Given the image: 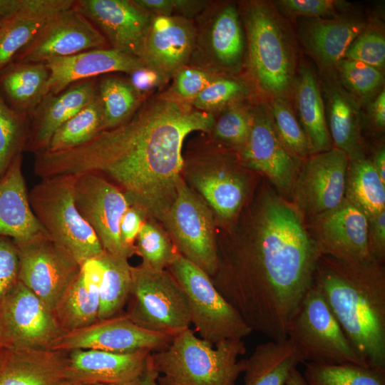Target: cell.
I'll use <instances>...</instances> for the list:
<instances>
[{
  "label": "cell",
  "mask_w": 385,
  "mask_h": 385,
  "mask_svg": "<svg viewBox=\"0 0 385 385\" xmlns=\"http://www.w3.org/2000/svg\"><path fill=\"white\" fill-rule=\"evenodd\" d=\"M66 352L7 348L0 359V385H54L66 379Z\"/></svg>",
  "instance_id": "29"
},
{
  "label": "cell",
  "mask_w": 385,
  "mask_h": 385,
  "mask_svg": "<svg viewBox=\"0 0 385 385\" xmlns=\"http://www.w3.org/2000/svg\"><path fill=\"white\" fill-rule=\"evenodd\" d=\"M162 223L178 252L212 277L218 249L212 210L180 177L175 199Z\"/></svg>",
  "instance_id": "10"
},
{
  "label": "cell",
  "mask_w": 385,
  "mask_h": 385,
  "mask_svg": "<svg viewBox=\"0 0 385 385\" xmlns=\"http://www.w3.org/2000/svg\"><path fill=\"white\" fill-rule=\"evenodd\" d=\"M41 0H0V17L5 18L21 11L38 8Z\"/></svg>",
  "instance_id": "54"
},
{
  "label": "cell",
  "mask_w": 385,
  "mask_h": 385,
  "mask_svg": "<svg viewBox=\"0 0 385 385\" xmlns=\"http://www.w3.org/2000/svg\"><path fill=\"white\" fill-rule=\"evenodd\" d=\"M146 215L139 208L130 205L120 222V236L123 246L131 255L136 254L135 242L146 220Z\"/></svg>",
  "instance_id": "50"
},
{
  "label": "cell",
  "mask_w": 385,
  "mask_h": 385,
  "mask_svg": "<svg viewBox=\"0 0 385 385\" xmlns=\"http://www.w3.org/2000/svg\"><path fill=\"white\" fill-rule=\"evenodd\" d=\"M303 376L308 385H385V369L351 363H306Z\"/></svg>",
  "instance_id": "39"
},
{
  "label": "cell",
  "mask_w": 385,
  "mask_h": 385,
  "mask_svg": "<svg viewBox=\"0 0 385 385\" xmlns=\"http://www.w3.org/2000/svg\"><path fill=\"white\" fill-rule=\"evenodd\" d=\"M135 252L141 267L160 271L168 267L180 254L168 234L155 222L145 220L138 235Z\"/></svg>",
  "instance_id": "41"
},
{
  "label": "cell",
  "mask_w": 385,
  "mask_h": 385,
  "mask_svg": "<svg viewBox=\"0 0 385 385\" xmlns=\"http://www.w3.org/2000/svg\"><path fill=\"white\" fill-rule=\"evenodd\" d=\"M54 385H93V384L82 383V382H79L77 381H73V380H71L68 379H63L58 381Z\"/></svg>",
  "instance_id": "61"
},
{
  "label": "cell",
  "mask_w": 385,
  "mask_h": 385,
  "mask_svg": "<svg viewBox=\"0 0 385 385\" xmlns=\"http://www.w3.org/2000/svg\"><path fill=\"white\" fill-rule=\"evenodd\" d=\"M75 175L41 178L29 192L35 216L50 237L80 265L105 251L93 230L78 212L73 196Z\"/></svg>",
  "instance_id": "6"
},
{
  "label": "cell",
  "mask_w": 385,
  "mask_h": 385,
  "mask_svg": "<svg viewBox=\"0 0 385 385\" xmlns=\"http://www.w3.org/2000/svg\"><path fill=\"white\" fill-rule=\"evenodd\" d=\"M94 385H140L139 379L131 381V382H127V383H121V384H97Z\"/></svg>",
  "instance_id": "62"
},
{
  "label": "cell",
  "mask_w": 385,
  "mask_h": 385,
  "mask_svg": "<svg viewBox=\"0 0 385 385\" xmlns=\"http://www.w3.org/2000/svg\"><path fill=\"white\" fill-rule=\"evenodd\" d=\"M174 15L190 19L202 14L209 6L208 1L203 0H173Z\"/></svg>",
  "instance_id": "53"
},
{
  "label": "cell",
  "mask_w": 385,
  "mask_h": 385,
  "mask_svg": "<svg viewBox=\"0 0 385 385\" xmlns=\"http://www.w3.org/2000/svg\"><path fill=\"white\" fill-rule=\"evenodd\" d=\"M248 95L245 84L230 76H218L194 99L196 110L211 113L222 111L232 104L243 101Z\"/></svg>",
  "instance_id": "43"
},
{
  "label": "cell",
  "mask_w": 385,
  "mask_h": 385,
  "mask_svg": "<svg viewBox=\"0 0 385 385\" xmlns=\"http://www.w3.org/2000/svg\"><path fill=\"white\" fill-rule=\"evenodd\" d=\"M3 19H4V18L0 17V24H1V21H2V20H3Z\"/></svg>",
  "instance_id": "63"
},
{
  "label": "cell",
  "mask_w": 385,
  "mask_h": 385,
  "mask_svg": "<svg viewBox=\"0 0 385 385\" xmlns=\"http://www.w3.org/2000/svg\"><path fill=\"white\" fill-rule=\"evenodd\" d=\"M285 385H308L303 375L297 370L293 369L289 375Z\"/></svg>",
  "instance_id": "59"
},
{
  "label": "cell",
  "mask_w": 385,
  "mask_h": 385,
  "mask_svg": "<svg viewBox=\"0 0 385 385\" xmlns=\"http://www.w3.org/2000/svg\"><path fill=\"white\" fill-rule=\"evenodd\" d=\"M287 339L295 347L303 363L366 366L322 294L313 284L288 324Z\"/></svg>",
  "instance_id": "7"
},
{
  "label": "cell",
  "mask_w": 385,
  "mask_h": 385,
  "mask_svg": "<svg viewBox=\"0 0 385 385\" xmlns=\"http://www.w3.org/2000/svg\"><path fill=\"white\" fill-rule=\"evenodd\" d=\"M251 130L239 150L247 167L265 175L284 195L292 194L301 160L292 154L281 140L269 105L252 106Z\"/></svg>",
  "instance_id": "16"
},
{
  "label": "cell",
  "mask_w": 385,
  "mask_h": 385,
  "mask_svg": "<svg viewBox=\"0 0 385 385\" xmlns=\"http://www.w3.org/2000/svg\"><path fill=\"white\" fill-rule=\"evenodd\" d=\"M48 76L44 63L11 62L0 71V93L9 106L29 116L46 95Z\"/></svg>",
  "instance_id": "33"
},
{
  "label": "cell",
  "mask_w": 385,
  "mask_h": 385,
  "mask_svg": "<svg viewBox=\"0 0 385 385\" xmlns=\"http://www.w3.org/2000/svg\"><path fill=\"white\" fill-rule=\"evenodd\" d=\"M275 4L284 13L309 19H330L345 11L349 4L334 0H280Z\"/></svg>",
  "instance_id": "48"
},
{
  "label": "cell",
  "mask_w": 385,
  "mask_h": 385,
  "mask_svg": "<svg viewBox=\"0 0 385 385\" xmlns=\"http://www.w3.org/2000/svg\"><path fill=\"white\" fill-rule=\"evenodd\" d=\"M102 270L100 256L83 262L79 272L58 301L53 313L63 333L98 320Z\"/></svg>",
  "instance_id": "28"
},
{
  "label": "cell",
  "mask_w": 385,
  "mask_h": 385,
  "mask_svg": "<svg viewBox=\"0 0 385 385\" xmlns=\"http://www.w3.org/2000/svg\"><path fill=\"white\" fill-rule=\"evenodd\" d=\"M190 174L195 190L220 217L230 220L238 213L246 199L247 185L227 160L212 157L200 162Z\"/></svg>",
  "instance_id": "25"
},
{
  "label": "cell",
  "mask_w": 385,
  "mask_h": 385,
  "mask_svg": "<svg viewBox=\"0 0 385 385\" xmlns=\"http://www.w3.org/2000/svg\"><path fill=\"white\" fill-rule=\"evenodd\" d=\"M269 106L277 131L289 151L300 160L312 155L307 137L288 98L271 99Z\"/></svg>",
  "instance_id": "42"
},
{
  "label": "cell",
  "mask_w": 385,
  "mask_h": 385,
  "mask_svg": "<svg viewBox=\"0 0 385 385\" xmlns=\"http://www.w3.org/2000/svg\"><path fill=\"white\" fill-rule=\"evenodd\" d=\"M309 218L310 235L322 255L351 262L372 258L368 249V219L345 197L337 207Z\"/></svg>",
  "instance_id": "20"
},
{
  "label": "cell",
  "mask_w": 385,
  "mask_h": 385,
  "mask_svg": "<svg viewBox=\"0 0 385 385\" xmlns=\"http://www.w3.org/2000/svg\"><path fill=\"white\" fill-rule=\"evenodd\" d=\"M111 48L99 30L74 6L49 19L12 62L45 63L54 57Z\"/></svg>",
  "instance_id": "18"
},
{
  "label": "cell",
  "mask_w": 385,
  "mask_h": 385,
  "mask_svg": "<svg viewBox=\"0 0 385 385\" xmlns=\"http://www.w3.org/2000/svg\"><path fill=\"white\" fill-rule=\"evenodd\" d=\"M300 363L301 356L287 339L258 344L245 359L244 385H285Z\"/></svg>",
  "instance_id": "32"
},
{
  "label": "cell",
  "mask_w": 385,
  "mask_h": 385,
  "mask_svg": "<svg viewBox=\"0 0 385 385\" xmlns=\"http://www.w3.org/2000/svg\"><path fill=\"white\" fill-rule=\"evenodd\" d=\"M241 11L254 84L270 99L288 98L297 71L296 44L289 25L269 1H245Z\"/></svg>",
  "instance_id": "4"
},
{
  "label": "cell",
  "mask_w": 385,
  "mask_h": 385,
  "mask_svg": "<svg viewBox=\"0 0 385 385\" xmlns=\"http://www.w3.org/2000/svg\"><path fill=\"white\" fill-rule=\"evenodd\" d=\"M339 81L357 100L372 97L381 88V71L364 63L343 58L336 66Z\"/></svg>",
  "instance_id": "45"
},
{
  "label": "cell",
  "mask_w": 385,
  "mask_h": 385,
  "mask_svg": "<svg viewBox=\"0 0 385 385\" xmlns=\"http://www.w3.org/2000/svg\"><path fill=\"white\" fill-rule=\"evenodd\" d=\"M153 16L174 15L173 0H134Z\"/></svg>",
  "instance_id": "55"
},
{
  "label": "cell",
  "mask_w": 385,
  "mask_h": 385,
  "mask_svg": "<svg viewBox=\"0 0 385 385\" xmlns=\"http://www.w3.org/2000/svg\"><path fill=\"white\" fill-rule=\"evenodd\" d=\"M192 21L178 15L153 16L139 58L145 67L168 78L190 62L196 41Z\"/></svg>",
  "instance_id": "21"
},
{
  "label": "cell",
  "mask_w": 385,
  "mask_h": 385,
  "mask_svg": "<svg viewBox=\"0 0 385 385\" xmlns=\"http://www.w3.org/2000/svg\"><path fill=\"white\" fill-rule=\"evenodd\" d=\"M348 155L332 147L309 156L293 185L294 206L309 217L331 210L344 199Z\"/></svg>",
  "instance_id": "15"
},
{
  "label": "cell",
  "mask_w": 385,
  "mask_h": 385,
  "mask_svg": "<svg viewBox=\"0 0 385 385\" xmlns=\"http://www.w3.org/2000/svg\"><path fill=\"white\" fill-rule=\"evenodd\" d=\"M252 120V106L238 102L222 110L211 131L216 140L240 150L247 140Z\"/></svg>",
  "instance_id": "44"
},
{
  "label": "cell",
  "mask_w": 385,
  "mask_h": 385,
  "mask_svg": "<svg viewBox=\"0 0 385 385\" xmlns=\"http://www.w3.org/2000/svg\"><path fill=\"white\" fill-rule=\"evenodd\" d=\"M344 58L359 61L381 71L385 63L384 35L376 28H365L348 47Z\"/></svg>",
  "instance_id": "47"
},
{
  "label": "cell",
  "mask_w": 385,
  "mask_h": 385,
  "mask_svg": "<svg viewBox=\"0 0 385 385\" xmlns=\"http://www.w3.org/2000/svg\"><path fill=\"white\" fill-rule=\"evenodd\" d=\"M188 299L191 324L212 344L249 336L252 329L214 285L211 277L179 254L167 268Z\"/></svg>",
  "instance_id": "8"
},
{
  "label": "cell",
  "mask_w": 385,
  "mask_h": 385,
  "mask_svg": "<svg viewBox=\"0 0 385 385\" xmlns=\"http://www.w3.org/2000/svg\"><path fill=\"white\" fill-rule=\"evenodd\" d=\"M293 93L299 123L307 137L312 154L329 150L332 141L329 133L325 106L315 73L301 62Z\"/></svg>",
  "instance_id": "31"
},
{
  "label": "cell",
  "mask_w": 385,
  "mask_h": 385,
  "mask_svg": "<svg viewBox=\"0 0 385 385\" xmlns=\"http://www.w3.org/2000/svg\"><path fill=\"white\" fill-rule=\"evenodd\" d=\"M173 337L145 329L133 322L126 314H120L63 333L50 349L64 352L95 349L118 354L148 349L155 352L167 348Z\"/></svg>",
  "instance_id": "14"
},
{
  "label": "cell",
  "mask_w": 385,
  "mask_h": 385,
  "mask_svg": "<svg viewBox=\"0 0 385 385\" xmlns=\"http://www.w3.org/2000/svg\"><path fill=\"white\" fill-rule=\"evenodd\" d=\"M159 376V373L153 366L151 352L148 356L144 369L139 379L140 385H158Z\"/></svg>",
  "instance_id": "57"
},
{
  "label": "cell",
  "mask_w": 385,
  "mask_h": 385,
  "mask_svg": "<svg viewBox=\"0 0 385 385\" xmlns=\"http://www.w3.org/2000/svg\"><path fill=\"white\" fill-rule=\"evenodd\" d=\"M208 9V8H207ZM190 61L194 67L218 76L237 73L242 68L246 45L240 13L227 3L204 11Z\"/></svg>",
  "instance_id": "11"
},
{
  "label": "cell",
  "mask_w": 385,
  "mask_h": 385,
  "mask_svg": "<svg viewBox=\"0 0 385 385\" xmlns=\"http://www.w3.org/2000/svg\"><path fill=\"white\" fill-rule=\"evenodd\" d=\"M250 233L218 249L212 281L252 331L287 339L322 255L295 207L272 191L255 208Z\"/></svg>",
  "instance_id": "2"
},
{
  "label": "cell",
  "mask_w": 385,
  "mask_h": 385,
  "mask_svg": "<svg viewBox=\"0 0 385 385\" xmlns=\"http://www.w3.org/2000/svg\"><path fill=\"white\" fill-rule=\"evenodd\" d=\"M9 348V344L6 339V336L4 332L3 327L0 321V359L4 352V351Z\"/></svg>",
  "instance_id": "60"
},
{
  "label": "cell",
  "mask_w": 385,
  "mask_h": 385,
  "mask_svg": "<svg viewBox=\"0 0 385 385\" xmlns=\"http://www.w3.org/2000/svg\"><path fill=\"white\" fill-rule=\"evenodd\" d=\"M215 114L162 94L144 100L121 125L99 132L76 148L35 153L41 178L93 173L115 185L130 205L163 222L177 193L185 137L210 132Z\"/></svg>",
  "instance_id": "1"
},
{
  "label": "cell",
  "mask_w": 385,
  "mask_h": 385,
  "mask_svg": "<svg viewBox=\"0 0 385 385\" xmlns=\"http://www.w3.org/2000/svg\"><path fill=\"white\" fill-rule=\"evenodd\" d=\"M74 7L99 30L111 48L139 58L153 16L134 0H76Z\"/></svg>",
  "instance_id": "19"
},
{
  "label": "cell",
  "mask_w": 385,
  "mask_h": 385,
  "mask_svg": "<svg viewBox=\"0 0 385 385\" xmlns=\"http://www.w3.org/2000/svg\"><path fill=\"white\" fill-rule=\"evenodd\" d=\"M128 317L154 332L175 336L190 328L191 318L186 295L168 270L155 271L131 266Z\"/></svg>",
  "instance_id": "9"
},
{
  "label": "cell",
  "mask_w": 385,
  "mask_h": 385,
  "mask_svg": "<svg viewBox=\"0 0 385 385\" xmlns=\"http://www.w3.org/2000/svg\"><path fill=\"white\" fill-rule=\"evenodd\" d=\"M9 348L48 349L63 334L53 312L18 280L0 304Z\"/></svg>",
  "instance_id": "17"
},
{
  "label": "cell",
  "mask_w": 385,
  "mask_h": 385,
  "mask_svg": "<svg viewBox=\"0 0 385 385\" xmlns=\"http://www.w3.org/2000/svg\"><path fill=\"white\" fill-rule=\"evenodd\" d=\"M97 94L103 109V130L125 122L145 99L129 78L115 76L98 78Z\"/></svg>",
  "instance_id": "37"
},
{
  "label": "cell",
  "mask_w": 385,
  "mask_h": 385,
  "mask_svg": "<svg viewBox=\"0 0 385 385\" xmlns=\"http://www.w3.org/2000/svg\"><path fill=\"white\" fill-rule=\"evenodd\" d=\"M151 352L148 349L125 354L72 350L66 352V379L93 385L134 381L140 379Z\"/></svg>",
  "instance_id": "24"
},
{
  "label": "cell",
  "mask_w": 385,
  "mask_h": 385,
  "mask_svg": "<svg viewBox=\"0 0 385 385\" xmlns=\"http://www.w3.org/2000/svg\"><path fill=\"white\" fill-rule=\"evenodd\" d=\"M367 240L370 256L384 262L385 257V210L368 218Z\"/></svg>",
  "instance_id": "51"
},
{
  "label": "cell",
  "mask_w": 385,
  "mask_h": 385,
  "mask_svg": "<svg viewBox=\"0 0 385 385\" xmlns=\"http://www.w3.org/2000/svg\"><path fill=\"white\" fill-rule=\"evenodd\" d=\"M371 115L375 125L384 129L385 126V91L381 90L371 106Z\"/></svg>",
  "instance_id": "56"
},
{
  "label": "cell",
  "mask_w": 385,
  "mask_h": 385,
  "mask_svg": "<svg viewBox=\"0 0 385 385\" xmlns=\"http://www.w3.org/2000/svg\"><path fill=\"white\" fill-rule=\"evenodd\" d=\"M49 76L46 94L58 93L71 84L113 72L130 74L145 67L137 56L111 48H98L68 56L54 57L44 63Z\"/></svg>",
  "instance_id": "23"
},
{
  "label": "cell",
  "mask_w": 385,
  "mask_h": 385,
  "mask_svg": "<svg viewBox=\"0 0 385 385\" xmlns=\"http://www.w3.org/2000/svg\"><path fill=\"white\" fill-rule=\"evenodd\" d=\"M19 255V280L53 312L81 265L49 235L15 243Z\"/></svg>",
  "instance_id": "12"
},
{
  "label": "cell",
  "mask_w": 385,
  "mask_h": 385,
  "mask_svg": "<svg viewBox=\"0 0 385 385\" xmlns=\"http://www.w3.org/2000/svg\"><path fill=\"white\" fill-rule=\"evenodd\" d=\"M98 78L74 83L61 92L48 93L29 115L24 151L34 154L47 148L55 131L97 96Z\"/></svg>",
  "instance_id": "22"
},
{
  "label": "cell",
  "mask_w": 385,
  "mask_h": 385,
  "mask_svg": "<svg viewBox=\"0 0 385 385\" xmlns=\"http://www.w3.org/2000/svg\"><path fill=\"white\" fill-rule=\"evenodd\" d=\"M29 115L13 109L0 93V179L14 159L25 150Z\"/></svg>",
  "instance_id": "40"
},
{
  "label": "cell",
  "mask_w": 385,
  "mask_h": 385,
  "mask_svg": "<svg viewBox=\"0 0 385 385\" xmlns=\"http://www.w3.org/2000/svg\"><path fill=\"white\" fill-rule=\"evenodd\" d=\"M103 130V109L98 97L63 123L45 150L57 152L76 148Z\"/></svg>",
  "instance_id": "38"
},
{
  "label": "cell",
  "mask_w": 385,
  "mask_h": 385,
  "mask_svg": "<svg viewBox=\"0 0 385 385\" xmlns=\"http://www.w3.org/2000/svg\"><path fill=\"white\" fill-rule=\"evenodd\" d=\"M218 75L194 66H185L173 76V82L164 96L178 102L191 105L197 96Z\"/></svg>",
  "instance_id": "46"
},
{
  "label": "cell",
  "mask_w": 385,
  "mask_h": 385,
  "mask_svg": "<svg viewBox=\"0 0 385 385\" xmlns=\"http://www.w3.org/2000/svg\"><path fill=\"white\" fill-rule=\"evenodd\" d=\"M131 83L145 98L153 89L158 88L169 78L148 67L142 68L130 74Z\"/></svg>",
  "instance_id": "52"
},
{
  "label": "cell",
  "mask_w": 385,
  "mask_h": 385,
  "mask_svg": "<svg viewBox=\"0 0 385 385\" xmlns=\"http://www.w3.org/2000/svg\"><path fill=\"white\" fill-rule=\"evenodd\" d=\"M75 0H53L50 5L24 10L3 19L0 24V71L11 63L53 16L73 6Z\"/></svg>",
  "instance_id": "34"
},
{
  "label": "cell",
  "mask_w": 385,
  "mask_h": 385,
  "mask_svg": "<svg viewBox=\"0 0 385 385\" xmlns=\"http://www.w3.org/2000/svg\"><path fill=\"white\" fill-rule=\"evenodd\" d=\"M19 280V255L13 240L0 237V304Z\"/></svg>",
  "instance_id": "49"
},
{
  "label": "cell",
  "mask_w": 385,
  "mask_h": 385,
  "mask_svg": "<svg viewBox=\"0 0 385 385\" xmlns=\"http://www.w3.org/2000/svg\"><path fill=\"white\" fill-rule=\"evenodd\" d=\"M344 197L367 219L385 210V184L364 155L349 160Z\"/></svg>",
  "instance_id": "35"
},
{
  "label": "cell",
  "mask_w": 385,
  "mask_h": 385,
  "mask_svg": "<svg viewBox=\"0 0 385 385\" xmlns=\"http://www.w3.org/2000/svg\"><path fill=\"white\" fill-rule=\"evenodd\" d=\"M21 165L20 153L0 179V237L14 243L49 235L32 211Z\"/></svg>",
  "instance_id": "27"
},
{
  "label": "cell",
  "mask_w": 385,
  "mask_h": 385,
  "mask_svg": "<svg viewBox=\"0 0 385 385\" xmlns=\"http://www.w3.org/2000/svg\"><path fill=\"white\" fill-rule=\"evenodd\" d=\"M371 162L381 181L385 184V150L384 147L380 148L375 153Z\"/></svg>",
  "instance_id": "58"
},
{
  "label": "cell",
  "mask_w": 385,
  "mask_h": 385,
  "mask_svg": "<svg viewBox=\"0 0 385 385\" xmlns=\"http://www.w3.org/2000/svg\"><path fill=\"white\" fill-rule=\"evenodd\" d=\"M102 275L99 287L98 320L120 314L128 302L131 289V265L128 259L105 252L100 256Z\"/></svg>",
  "instance_id": "36"
},
{
  "label": "cell",
  "mask_w": 385,
  "mask_h": 385,
  "mask_svg": "<svg viewBox=\"0 0 385 385\" xmlns=\"http://www.w3.org/2000/svg\"><path fill=\"white\" fill-rule=\"evenodd\" d=\"M73 196L76 207L97 235L105 252L128 259L120 236L121 218L130 206L124 193L101 175H75Z\"/></svg>",
  "instance_id": "13"
},
{
  "label": "cell",
  "mask_w": 385,
  "mask_h": 385,
  "mask_svg": "<svg viewBox=\"0 0 385 385\" xmlns=\"http://www.w3.org/2000/svg\"><path fill=\"white\" fill-rule=\"evenodd\" d=\"M243 339L212 344L188 328L174 336L163 350L152 352L158 385H236L245 369Z\"/></svg>",
  "instance_id": "5"
},
{
  "label": "cell",
  "mask_w": 385,
  "mask_h": 385,
  "mask_svg": "<svg viewBox=\"0 0 385 385\" xmlns=\"http://www.w3.org/2000/svg\"><path fill=\"white\" fill-rule=\"evenodd\" d=\"M323 85L326 119L332 144L344 151L349 159L363 156L357 99L331 73H327Z\"/></svg>",
  "instance_id": "30"
},
{
  "label": "cell",
  "mask_w": 385,
  "mask_h": 385,
  "mask_svg": "<svg viewBox=\"0 0 385 385\" xmlns=\"http://www.w3.org/2000/svg\"><path fill=\"white\" fill-rule=\"evenodd\" d=\"M374 258L322 255L313 285L322 294L362 361L385 369V269Z\"/></svg>",
  "instance_id": "3"
},
{
  "label": "cell",
  "mask_w": 385,
  "mask_h": 385,
  "mask_svg": "<svg viewBox=\"0 0 385 385\" xmlns=\"http://www.w3.org/2000/svg\"><path fill=\"white\" fill-rule=\"evenodd\" d=\"M366 28V22L356 16L308 19L299 26L302 43L326 73H331L353 42Z\"/></svg>",
  "instance_id": "26"
}]
</instances>
